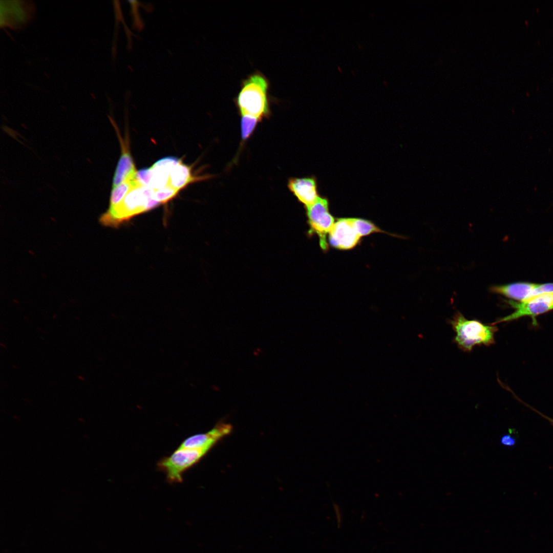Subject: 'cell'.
<instances>
[{"label":"cell","mask_w":553,"mask_h":553,"mask_svg":"<svg viewBox=\"0 0 553 553\" xmlns=\"http://www.w3.org/2000/svg\"><path fill=\"white\" fill-rule=\"evenodd\" d=\"M154 192L147 186L133 188L118 205L101 216L100 222L105 226L117 227L134 216L156 207L160 203L153 199Z\"/></svg>","instance_id":"obj_1"},{"label":"cell","mask_w":553,"mask_h":553,"mask_svg":"<svg viewBox=\"0 0 553 553\" xmlns=\"http://www.w3.org/2000/svg\"><path fill=\"white\" fill-rule=\"evenodd\" d=\"M268 89V80L259 72L243 81L236 101L241 116H250L260 120L269 116Z\"/></svg>","instance_id":"obj_2"},{"label":"cell","mask_w":553,"mask_h":553,"mask_svg":"<svg viewBox=\"0 0 553 553\" xmlns=\"http://www.w3.org/2000/svg\"><path fill=\"white\" fill-rule=\"evenodd\" d=\"M450 323L456 333L455 343L464 352H470L474 346H490L495 343L497 328L476 320H469L457 312Z\"/></svg>","instance_id":"obj_3"},{"label":"cell","mask_w":553,"mask_h":553,"mask_svg":"<svg viewBox=\"0 0 553 553\" xmlns=\"http://www.w3.org/2000/svg\"><path fill=\"white\" fill-rule=\"evenodd\" d=\"M206 448L192 449L179 448L171 455L158 464L171 482H181L182 473L198 462L209 450Z\"/></svg>","instance_id":"obj_4"},{"label":"cell","mask_w":553,"mask_h":553,"mask_svg":"<svg viewBox=\"0 0 553 553\" xmlns=\"http://www.w3.org/2000/svg\"><path fill=\"white\" fill-rule=\"evenodd\" d=\"M306 210L310 233L318 236L320 247L327 250V235L335 223L334 217L329 212L328 199L320 196L313 204L306 206Z\"/></svg>","instance_id":"obj_5"},{"label":"cell","mask_w":553,"mask_h":553,"mask_svg":"<svg viewBox=\"0 0 553 553\" xmlns=\"http://www.w3.org/2000/svg\"><path fill=\"white\" fill-rule=\"evenodd\" d=\"M553 294H540L522 302L509 301L515 310L511 314L499 319L492 325L517 320L524 316L534 317L552 310Z\"/></svg>","instance_id":"obj_6"},{"label":"cell","mask_w":553,"mask_h":553,"mask_svg":"<svg viewBox=\"0 0 553 553\" xmlns=\"http://www.w3.org/2000/svg\"><path fill=\"white\" fill-rule=\"evenodd\" d=\"M361 237L358 234L352 218L338 219L328 234V241L333 247L349 250L355 247Z\"/></svg>","instance_id":"obj_7"},{"label":"cell","mask_w":553,"mask_h":553,"mask_svg":"<svg viewBox=\"0 0 553 553\" xmlns=\"http://www.w3.org/2000/svg\"><path fill=\"white\" fill-rule=\"evenodd\" d=\"M288 187L306 207L313 204L320 197L314 177L291 178L288 180Z\"/></svg>","instance_id":"obj_8"},{"label":"cell","mask_w":553,"mask_h":553,"mask_svg":"<svg viewBox=\"0 0 553 553\" xmlns=\"http://www.w3.org/2000/svg\"><path fill=\"white\" fill-rule=\"evenodd\" d=\"M231 429L232 427L229 424H219L207 433L195 435L187 438L179 448L210 449L220 438L228 434Z\"/></svg>","instance_id":"obj_9"},{"label":"cell","mask_w":553,"mask_h":553,"mask_svg":"<svg viewBox=\"0 0 553 553\" xmlns=\"http://www.w3.org/2000/svg\"><path fill=\"white\" fill-rule=\"evenodd\" d=\"M536 283L516 282L492 286L490 291L517 302H522L535 296Z\"/></svg>","instance_id":"obj_10"},{"label":"cell","mask_w":553,"mask_h":553,"mask_svg":"<svg viewBox=\"0 0 553 553\" xmlns=\"http://www.w3.org/2000/svg\"><path fill=\"white\" fill-rule=\"evenodd\" d=\"M122 153L117 165L113 181V187H115L126 180L136 179L137 172L133 159L127 146L120 137Z\"/></svg>","instance_id":"obj_11"},{"label":"cell","mask_w":553,"mask_h":553,"mask_svg":"<svg viewBox=\"0 0 553 553\" xmlns=\"http://www.w3.org/2000/svg\"><path fill=\"white\" fill-rule=\"evenodd\" d=\"M193 179L190 168L181 162L172 171L169 177L168 185L179 190L193 181Z\"/></svg>","instance_id":"obj_12"},{"label":"cell","mask_w":553,"mask_h":553,"mask_svg":"<svg viewBox=\"0 0 553 553\" xmlns=\"http://www.w3.org/2000/svg\"><path fill=\"white\" fill-rule=\"evenodd\" d=\"M142 185L136 178L133 180H126L119 185L114 187L111 194L110 207L112 209L118 205L125 196L133 188Z\"/></svg>","instance_id":"obj_13"},{"label":"cell","mask_w":553,"mask_h":553,"mask_svg":"<svg viewBox=\"0 0 553 553\" xmlns=\"http://www.w3.org/2000/svg\"><path fill=\"white\" fill-rule=\"evenodd\" d=\"M352 220L354 226L361 238L373 233L385 232L369 220L361 218H352Z\"/></svg>","instance_id":"obj_14"},{"label":"cell","mask_w":553,"mask_h":553,"mask_svg":"<svg viewBox=\"0 0 553 553\" xmlns=\"http://www.w3.org/2000/svg\"><path fill=\"white\" fill-rule=\"evenodd\" d=\"M259 121L260 119L252 116H242L241 125L242 140H246L250 137Z\"/></svg>","instance_id":"obj_15"},{"label":"cell","mask_w":553,"mask_h":553,"mask_svg":"<svg viewBox=\"0 0 553 553\" xmlns=\"http://www.w3.org/2000/svg\"><path fill=\"white\" fill-rule=\"evenodd\" d=\"M178 191L169 185H167L163 188L155 190L153 199L159 203H163L173 198Z\"/></svg>","instance_id":"obj_16"},{"label":"cell","mask_w":553,"mask_h":553,"mask_svg":"<svg viewBox=\"0 0 553 553\" xmlns=\"http://www.w3.org/2000/svg\"><path fill=\"white\" fill-rule=\"evenodd\" d=\"M152 177L151 167L141 169L137 172L136 179L143 186H149Z\"/></svg>","instance_id":"obj_17"},{"label":"cell","mask_w":553,"mask_h":553,"mask_svg":"<svg viewBox=\"0 0 553 553\" xmlns=\"http://www.w3.org/2000/svg\"><path fill=\"white\" fill-rule=\"evenodd\" d=\"M517 439L512 435H503L500 439V443L504 446L513 447L516 444Z\"/></svg>","instance_id":"obj_18"},{"label":"cell","mask_w":553,"mask_h":553,"mask_svg":"<svg viewBox=\"0 0 553 553\" xmlns=\"http://www.w3.org/2000/svg\"><path fill=\"white\" fill-rule=\"evenodd\" d=\"M529 407H530L529 406ZM530 408L531 409L533 410L534 411H535L536 413L539 414L540 416L543 417L544 418L547 420L549 422V423L553 426V418H550V417L543 414L542 413L539 412V411H538L537 410H536V409H534V408H533L531 407H530Z\"/></svg>","instance_id":"obj_19"},{"label":"cell","mask_w":553,"mask_h":553,"mask_svg":"<svg viewBox=\"0 0 553 553\" xmlns=\"http://www.w3.org/2000/svg\"><path fill=\"white\" fill-rule=\"evenodd\" d=\"M77 377L81 381H84L86 380V378L82 375H78Z\"/></svg>","instance_id":"obj_20"},{"label":"cell","mask_w":553,"mask_h":553,"mask_svg":"<svg viewBox=\"0 0 553 553\" xmlns=\"http://www.w3.org/2000/svg\"><path fill=\"white\" fill-rule=\"evenodd\" d=\"M0 345H1V346L2 347H3V348H4L5 349H6L7 348V346L6 345V344H5L4 343H1Z\"/></svg>","instance_id":"obj_21"},{"label":"cell","mask_w":553,"mask_h":553,"mask_svg":"<svg viewBox=\"0 0 553 553\" xmlns=\"http://www.w3.org/2000/svg\"><path fill=\"white\" fill-rule=\"evenodd\" d=\"M12 367L14 369H19L18 367L17 366H16V365H15V364L12 365Z\"/></svg>","instance_id":"obj_22"},{"label":"cell","mask_w":553,"mask_h":553,"mask_svg":"<svg viewBox=\"0 0 553 553\" xmlns=\"http://www.w3.org/2000/svg\"><path fill=\"white\" fill-rule=\"evenodd\" d=\"M36 329H39V330H41V329H40V328H39V327H36Z\"/></svg>","instance_id":"obj_23"},{"label":"cell","mask_w":553,"mask_h":553,"mask_svg":"<svg viewBox=\"0 0 553 553\" xmlns=\"http://www.w3.org/2000/svg\"><path fill=\"white\" fill-rule=\"evenodd\" d=\"M552 309H553V303H552Z\"/></svg>","instance_id":"obj_24"}]
</instances>
